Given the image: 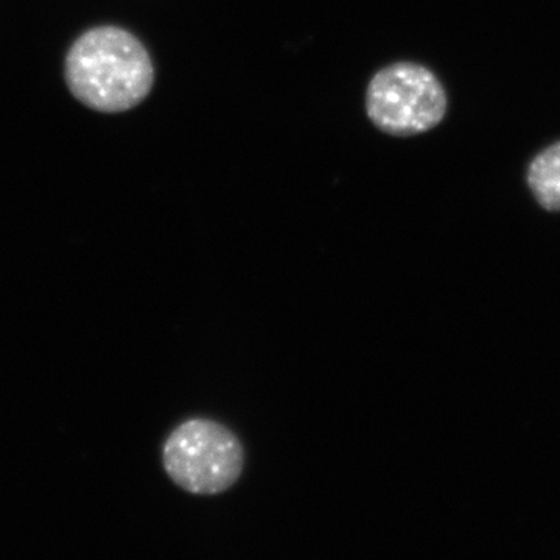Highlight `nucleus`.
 I'll return each mask as SVG.
<instances>
[{"label":"nucleus","instance_id":"obj_1","mask_svg":"<svg viewBox=\"0 0 560 560\" xmlns=\"http://www.w3.org/2000/svg\"><path fill=\"white\" fill-rule=\"evenodd\" d=\"M66 83L73 97L101 113H125L149 97L154 68L132 33L114 25L84 32L66 57Z\"/></svg>","mask_w":560,"mask_h":560},{"label":"nucleus","instance_id":"obj_2","mask_svg":"<svg viewBox=\"0 0 560 560\" xmlns=\"http://www.w3.org/2000/svg\"><path fill=\"white\" fill-rule=\"evenodd\" d=\"M162 463L179 489L191 495H219L241 480L245 448L223 423L195 418L172 431L162 448Z\"/></svg>","mask_w":560,"mask_h":560},{"label":"nucleus","instance_id":"obj_3","mask_svg":"<svg viewBox=\"0 0 560 560\" xmlns=\"http://www.w3.org/2000/svg\"><path fill=\"white\" fill-rule=\"evenodd\" d=\"M366 113L386 135L411 138L441 124L447 113V95L430 69L416 62H394L372 77Z\"/></svg>","mask_w":560,"mask_h":560},{"label":"nucleus","instance_id":"obj_4","mask_svg":"<svg viewBox=\"0 0 560 560\" xmlns=\"http://www.w3.org/2000/svg\"><path fill=\"white\" fill-rule=\"evenodd\" d=\"M528 184L541 208L560 210V142L530 162Z\"/></svg>","mask_w":560,"mask_h":560}]
</instances>
